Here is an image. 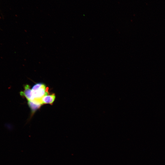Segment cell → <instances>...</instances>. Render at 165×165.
I'll list each match as a JSON object with an SVG mask.
<instances>
[{
  "mask_svg": "<svg viewBox=\"0 0 165 165\" xmlns=\"http://www.w3.org/2000/svg\"><path fill=\"white\" fill-rule=\"evenodd\" d=\"M20 94L22 97H25L28 101H32V91L28 85H26L24 86V91H21Z\"/></svg>",
  "mask_w": 165,
  "mask_h": 165,
  "instance_id": "cell-1",
  "label": "cell"
},
{
  "mask_svg": "<svg viewBox=\"0 0 165 165\" xmlns=\"http://www.w3.org/2000/svg\"><path fill=\"white\" fill-rule=\"evenodd\" d=\"M55 98V94H52L47 95L43 97L42 98L43 104H50L52 105Z\"/></svg>",
  "mask_w": 165,
  "mask_h": 165,
  "instance_id": "cell-2",
  "label": "cell"
},
{
  "mask_svg": "<svg viewBox=\"0 0 165 165\" xmlns=\"http://www.w3.org/2000/svg\"><path fill=\"white\" fill-rule=\"evenodd\" d=\"M28 104L31 109L32 114H33L42 105L41 104L35 103L31 101H28Z\"/></svg>",
  "mask_w": 165,
  "mask_h": 165,
  "instance_id": "cell-3",
  "label": "cell"
},
{
  "mask_svg": "<svg viewBox=\"0 0 165 165\" xmlns=\"http://www.w3.org/2000/svg\"><path fill=\"white\" fill-rule=\"evenodd\" d=\"M44 84L42 83H38L35 84L32 87L31 90L32 91H35L40 89Z\"/></svg>",
  "mask_w": 165,
  "mask_h": 165,
  "instance_id": "cell-4",
  "label": "cell"
}]
</instances>
